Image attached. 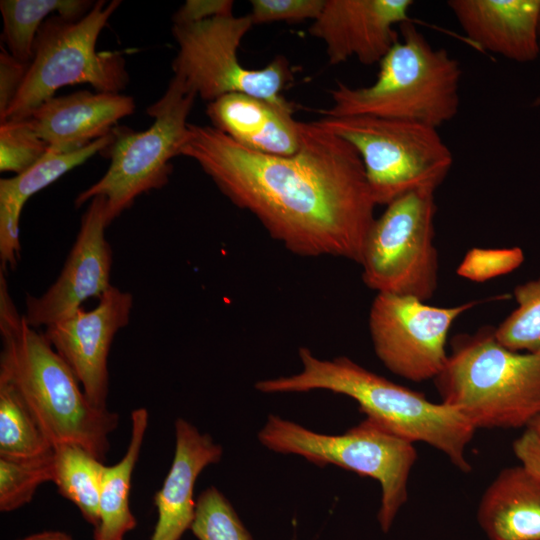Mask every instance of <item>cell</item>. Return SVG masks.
Masks as SVG:
<instances>
[{"label": "cell", "instance_id": "6da1fadb", "mask_svg": "<svg viewBox=\"0 0 540 540\" xmlns=\"http://www.w3.org/2000/svg\"><path fill=\"white\" fill-rule=\"evenodd\" d=\"M292 155L248 149L213 126L188 124L180 155L195 160L237 207L293 254L360 263L377 206L355 148L318 122H300Z\"/></svg>", "mask_w": 540, "mask_h": 540}, {"label": "cell", "instance_id": "7a4b0ae2", "mask_svg": "<svg viewBox=\"0 0 540 540\" xmlns=\"http://www.w3.org/2000/svg\"><path fill=\"white\" fill-rule=\"evenodd\" d=\"M0 381L9 384L53 447L78 445L103 461L118 414L95 406L43 333L30 326L0 270Z\"/></svg>", "mask_w": 540, "mask_h": 540}, {"label": "cell", "instance_id": "3957f363", "mask_svg": "<svg viewBox=\"0 0 540 540\" xmlns=\"http://www.w3.org/2000/svg\"><path fill=\"white\" fill-rule=\"evenodd\" d=\"M299 373L256 382L261 393H300L326 390L355 400L367 418L412 443L422 442L442 452L462 472L472 467L467 447L476 429L457 410L428 400L348 357L320 359L301 347Z\"/></svg>", "mask_w": 540, "mask_h": 540}, {"label": "cell", "instance_id": "277c9868", "mask_svg": "<svg viewBox=\"0 0 540 540\" xmlns=\"http://www.w3.org/2000/svg\"><path fill=\"white\" fill-rule=\"evenodd\" d=\"M441 402L478 428H527L540 415V351L502 346L494 327L459 334L434 379Z\"/></svg>", "mask_w": 540, "mask_h": 540}, {"label": "cell", "instance_id": "5b68a950", "mask_svg": "<svg viewBox=\"0 0 540 540\" xmlns=\"http://www.w3.org/2000/svg\"><path fill=\"white\" fill-rule=\"evenodd\" d=\"M401 39L379 62L375 82L352 88L338 83L323 117L367 115L413 121L438 128L459 109L461 68L445 49L434 48L411 20Z\"/></svg>", "mask_w": 540, "mask_h": 540}, {"label": "cell", "instance_id": "8992f818", "mask_svg": "<svg viewBox=\"0 0 540 540\" xmlns=\"http://www.w3.org/2000/svg\"><path fill=\"white\" fill-rule=\"evenodd\" d=\"M121 1L100 0L79 20L52 15L39 28L33 58L14 101L1 123L26 119L54 93L68 85L89 84L95 91L120 93L129 75L118 52L96 50V42Z\"/></svg>", "mask_w": 540, "mask_h": 540}, {"label": "cell", "instance_id": "52a82bcc", "mask_svg": "<svg viewBox=\"0 0 540 540\" xmlns=\"http://www.w3.org/2000/svg\"><path fill=\"white\" fill-rule=\"evenodd\" d=\"M269 450L304 457L317 466L336 465L379 482L378 522L388 532L408 499V481L417 460L414 443L370 418L341 435L321 434L270 414L258 433Z\"/></svg>", "mask_w": 540, "mask_h": 540}, {"label": "cell", "instance_id": "ba28073f", "mask_svg": "<svg viewBox=\"0 0 540 540\" xmlns=\"http://www.w3.org/2000/svg\"><path fill=\"white\" fill-rule=\"evenodd\" d=\"M320 126L359 154L376 205L414 191H434L447 177L453 155L438 128L367 115L322 117Z\"/></svg>", "mask_w": 540, "mask_h": 540}, {"label": "cell", "instance_id": "9c48e42d", "mask_svg": "<svg viewBox=\"0 0 540 540\" xmlns=\"http://www.w3.org/2000/svg\"><path fill=\"white\" fill-rule=\"evenodd\" d=\"M196 96L182 79L173 76L165 94L147 108L155 118L150 128L115 127L113 142L102 152L111 160L108 170L76 197L75 206L103 196L111 223L139 195L162 188L172 172L170 161L180 155L186 139L187 118Z\"/></svg>", "mask_w": 540, "mask_h": 540}, {"label": "cell", "instance_id": "30bf717a", "mask_svg": "<svg viewBox=\"0 0 540 540\" xmlns=\"http://www.w3.org/2000/svg\"><path fill=\"white\" fill-rule=\"evenodd\" d=\"M252 26L249 15L233 14L173 24L179 48L172 64L174 76L208 103L226 94L243 93L294 113V103L281 94L293 76L285 57H276L262 69L246 68L238 59L240 43Z\"/></svg>", "mask_w": 540, "mask_h": 540}, {"label": "cell", "instance_id": "8fae6325", "mask_svg": "<svg viewBox=\"0 0 540 540\" xmlns=\"http://www.w3.org/2000/svg\"><path fill=\"white\" fill-rule=\"evenodd\" d=\"M434 191L408 193L386 206L366 237L360 265L377 293L429 300L438 285Z\"/></svg>", "mask_w": 540, "mask_h": 540}, {"label": "cell", "instance_id": "7c38bea8", "mask_svg": "<svg viewBox=\"0 0 540 540\" xmlns=\"http://www.w3.org/2000/svg\"><path fill=\"white\" fill-rule=\"evenodd\" d=\"M478 303L436 307L411 296L377 293L368 318L374 351L389 371L404 379H435L447 361L452 324Z\"/></svg>", "mask_w": 540, "mask_h": 540}, {"label": "cell", "instance_id": "4fadbf2b", "mask_svg": "<svg viewBox=\"0 0 540 540\" xmlns=\"http://www.w3.org/2000/svg\"><path fill=\"white\" fill-rule=\"evenodd\" d=\"M91 310L82 307L45 327L44 336L95 406L107 408L108 356L116 333L130 319L133 297L111 286Z\"/></svg>", "mask_w": 540, "mask_h": 540}, {"label": "cell", "instance_id": "5bb4252c", "mask_svg": "<svg viewBox=\"0 0 540 540\" xmlns=\"http://www.w3.org/2000/svg\"><path fill=\"white\" fill-rule=\"evenodd\" d=\"M109 224L106 198H92L57 280L42 295L26 298L23 315L30 326L47 327L81 308L87 299H99L112 286V250L105 238Z\"/></svg>", "mask_w": 540, "mask_h": 540}, {"label": "cell", "instance_id": "9a60e30c", "mask_svg": "<svg viewBox=\"0 0 540 540\" xmlns=\"http://www.w3.org/2000/svg\"><path fill=\"white\" fill-rule=\"evenodd\" d=\"M411 0H326L309 28L322 40L330 64L357 58L379 63L400 38L395 26L410 20Z\"/></svg>", "mask_w": 540, "mask_h": 540}, {"label": "cell", "instance_id": "2e32d148", "mask_svg": "<svg viewBox=\"0 0 540 540\" xmlns=\"http://www.w3.org/2000/svg\"><path fill=\"white\" fill-rule=\"evenodd\" d=\"M134 110L130 96L83 90L46 100L26 119L50 149L71 152L108 135Z\"/></svg>", "mask_w": 540, "mask_h": 540}, {"label": "cell", "instance_id": "e0dca14e", "mask_svg": "<svg viewBox=\"0 0 540 540\" xmlns=\"http://www.w3.org/2000/svg\"><path fill=\"white\" fill-rule=\"evenodd\" d=\"M462 30L483 50L526 63L540 53V0H450Z\"/></svg>", "mask_w": 540, "mask_h": 540}, {"label": "cell", "instance_id": "ac0fdd59", "mask_svg": "<svg viewBox=\"0 0 540 540\" xmlns=\"http://www.w3.org/2000/svg\"><path fill=\"white\" fill-rule=\"evenodd\" d=\"M175 453L169 472L154 496L157 522L150 540H180L195 517L194 486L200 473L220 462L221 445L190 422H175Z\"/></svg>", "mask_w": 540, "mask_h": 540}, {"label": "cell", "instance_id": "d6986e66", "mask_svg": "<svg viewBox=\"0 0 540 540\" xmlns=\"http://www.w3.org/2000/svg\"><path fill=\"white\" fill-rule=\"evenodd\" d=\"M206 114L214 128L248 149L288 156L300 147V122L293 112L263 99L226 94L208 103Z\"/></svg>", "mask_w": 540, "mask_h": 540}, {"label": "cell", "instance_id": "ffe728a7", "mask_svg": "<svg viewBox=\"0 0 540 540\" xmlns=\"http://www.w3.org/2000/svg\"><path fill=\"white\" fill-rule=\"evenodd\" d=\"M477 521L489 540H540V481L522 465L502 469L480 499Z\"/></svg>", "mask_w": 540, "mask_h": 540}, {"label": "cell", "instance_id": "44dd1931", "mask_svg": "<svg viewBox=\"0 0 540 540\" xmlns=\"http://www.w3.org/2000/svg\"><path fill=\"white\" fill-rule=\"evenodd\" d=\"M114 139L113 130L82 149L47 152L28 170L0 180V248L14 252L20 248L19 224L26 201L71 169L83 164L98 152H103Z\"/></svg>", "mask_w": 540, "mask_h": 540}, {"label": "cell", "instance_id": "7402d4cb", "mask_svg": "<svg viewBox=\"0 0 540 540\" xmlns=\"http://www.w3.org/2000/svg\"><path fill=\"white\" fill-rule=\"evenodd\" d=\"M149 415L145 408L131 413V435L124 456L116 464L105 465L101 481L99 519L93 540H124L136 527V518L129 506L132 474L140 455Z\"/></svg>", "mask_w": 540, "mask_h": 540}, {"label": "cell", "instance_id": "603a6c76", "mask_svg": "<svg viewBox=\"0 0 540 540\" xmlns=\"http://www.w3.org/2000/svg\"><path fill=\"white\" fill-rule=\"evenodd\" d=\"M87 0H2L3 39L8 52L17 60L29 64L34 42L41 25L57 12L68 20H79L93 7Z\"/></svg>", "mask_w": 540, "mask_h": 540}, {"label": "cell", "instance_id": "cb8c5ba5", "mask_svg": "<svg viewBox=\"0 0 540 540\" xmlns=\"http://www.w3.org/2000/svg\"><path fill=\"white\" fill-rule=\"evenodd\" d=\"M105 464L78 445L54 447L53 483L83 518L96 527L99 519L101 481Z\"/></svg>", "mask_w": 540, "mask_h": 540}, {"label": "cell", "instance_id": "d4e9b609", "mask_svg": "<svg viewBox=\"0 0 540 540\" xmlns=\"http://www.w3.org/2000/svg\"><path fill=\"white\" fill-rule=\"evenodd\" d=\"M54 449L26 405L0 381V458L28 459Z\"/></svg>", "mask_w": 540, "mask_h": 540}, {"label": "cell", "instance_id": "484cf974", "mask_svg": "<svg viewBox=\"0 0 540 540\" xmlns=\"http://www.w3.org/2000/svg\"><path fill=\"white\" fill-rule=\"evenodd\" d=\"M517 308L498 327L495 339L505 348L520 353L540 351V278L514 289Z\"/></svg>", "mask_w": 540, "mask_h": 540}, {"label": "cell", "instance_id": "4316f807", "mask_svg": "<svg viewBox=\"0 0 540 540\" xmlns=\"http://www.w3.org/2000/svg\"><path fill=\"white\" fill-rule=\"evenodd\" d=\"M53 478L54 449L35 458H0V511L12 512L28 504L38 487Z\"/></svg>", "mask_w": 540, "mask_h": 540}, {"label": "cell", "instance_id": "83f0119b", "mask_svg": "<svg viewBox=\"0 0 540 540\" xmlns=\"http://www.w3.org/2000/svg\"><path fill=\"white\" fill-rule=\"evenodd\" d=\"M190 530L198 540H253L232 504L214 486L198 496Z\"/></svg>", "mask_w": 540, "mask_h": 540}, {"label": "cell", "instance_id": "f1b7e54d", "mask_svg": "<svg viewBox=\"0 0 540 540\" xmlns=\"http://www.w3.org/2000/svg\"><path fill=\"white\" fill-rule=\"evenodd\" d=\"M49 149L27 119L0 125V170L19 175L33 166Z\"/></svg>", "mask_w": 540, "mask_h": 540}, {"label": "cell", "instance_id": "f546056e", "mask_svg": "<svg viewBox=\"0 0 540 540\" xmlns=\"http://www.w3.org/2000/svg\"><path fill=\"white\" fill-rule=\"evenodd\" d=\"M524 261L520 247L472 248L456 269L457 275L473 282H485L516 270Z\"/></svg>", "mask_w": 540, "mask_h": 540}, {"label": "cell", "instance_id": "4dcf8cb0", "mask_svg": "<svg viewBox=\"0 0 540 540\" xmlns=\"http://www.w3.org/2000/svg\"><path fill=\"white\" fill-rule=\"evenodd\" d=\"M326 0H252L248 14L253 25L272 22L313 21L320 15Z\"/></svg>", "mask_w": 540, "mask_h": 540}, {"label": "cell", "instance_id": "1f68e13d", "mask_svg": "<svg viewBox=\"0 0 540 540\" xmlns=\"http://www.w3.org/2000/svg\"><path fill=\"white\" fill-rule=\"evenodd\" d=\"M29 64L15 59L8 50L0 52V117L14 101L24 81Z\"/></svg>", "mask_w": 540, "mask_h": 540}, {"label": "cell", "instance_id": "d6a6232c", "mask_svg": "<svg viewBox=\"0 0 540 540\" xmlns=\"http://www.w3.org/2000/svg\"><path fill=\"white\" fill-rule=\"evenodd\" d=\"M233 5L231 0H187L173 15V24H192L232 15Z\"/></svg>", "mask_w": 540, "mask_h": 540}, {"label": "cell", "instance_id": "836d02e7", "mask_svg": "<svg viewBox=\"0 0 540 540\" xmlns=\"http://www.w3.org/2000/svg\"><path fill=\"white\" fill-rule=\"evenodd\" d=\"M512 449L520 465L540 481V431L527 427L515 439Z\"/></svg>", "mask_w": 540, "mask_h": 540}, {"label": "cell", "instance_id": "e575fe53", "mask_svg": "<svg viewBox=\"0 0 540 540\" xmlns=\"http://www.w3.org/2000/svg\"><path fill=\"white\" fill-rule=\"evenodd\" d=\"M18 540H73L70 535L62 531H43L25 536Z\"/></svg>", "mask_w": 540, "mask_h": 540}, {"label": "cell", "instance_id": "d590c367", "mask_svg": "<svg viewBox=\"0 0 540 540\" xmlns=\"http://www.w3.org/2000/svg\"><path fill=\"white\" fill-rule=\"evenodd\" d=\"M540 431V415L528 426Z\"/></svg>", "mask_w": 540, "mask_h": 540}, {"label": "cell", "instance_id": "8d00e7d4", "mask_svg": "<svg viewBox=\"0 0 540 540\" xmlns=\"http://www.w3.org/2000/svg\"><path fill=\"white\" fill-rule=\"evenodd\" d=\"M539 44H540V22H539ZM533 107H540V94L533 100Z\"/></svg>", "mask_w": 540, "mask_h": 540}]
</instances>
